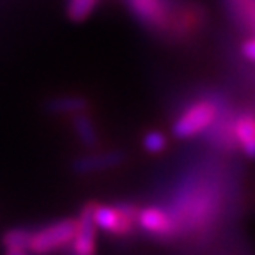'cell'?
<instances>
[{"label":"cell","mask_w":255,"mask_h":255,"mask_svg":"<svg viewBox=\"0 0 255 255\" xmlns=\"http://www.w3.org/2000/svg\"><path fill=\"white\" fill-rule=\"evenodd\" d=\"M76 229V218H62L32 231L27 254L50 255L69 247Z\"/></svg>","instance_id":"obj_1"},{"label":"cell","mask_w":255,"mask_h":255,"mask_svg":"<svg viewBox=\"0 0 255 255\" xmlns=\"http://www.w3.org/2000/svg\"><path fill=\"white\" fill-rule=\"evenodd\" d=\"M136 215H138V209L126 202L116 204V206L94 204V211H92V218L98 231L112 236L131 234L136 227Z\"/></svg>","instance_id":"obj_2"},{"label":"cell","mask_w":255,"mask_h":255,"mask_svg":"<svg viewBox=\"0 0 255 255\" xmlns=\"http://www.w3.org/2000/svg\"><path fill=\"white\" fill-rule=\"evenodd\" d=\"M216 117V107L211 101H197L175 119L172 133L177 138H193L199 133L206 131Z\"/></svg>","instance_id":"obj_3"},{"label":"cell","mask_w":255,"mask_h":255,"mask_svg":"<svg viewBox=\"0 0 255 255\" xmlns=\"http://www.w3.org/2000/svg\"><path fill=\"white\" fill-rule=\"evenodd\" d=\"M94 204L89 202L82 207L80 216L76 218V229L75 236L71 241V250L73 255H94L96 254V234H98V227H96L94 218H92V211H94Z\"/></svg>","instance_id":"obj_4"},{"label":"cell","mask_w":255,"mask_h":255,"mask_svg":"<svg viewBox=\"0 0 255 255\" xmlns=\"http://www.w3.org/2000/svg\"><path fill=\"white\" fill-rule=\"evenodd\" d=\"M136 225L147 234L158 236V238H170L177 231V223H175L174 216L167 209L158 206H149L143 207V209H138Z\"/></svg>","instance_id":"obj_5"},{"label":"cell","mask_w":255,"mask_h":255,"mask_svg":"<svg viewBox=\"0 0 255 255\" xmlns=\"http://www.w3.org/2000/svg\"><path fill=\"white\" fill-rule=\"evenodd\" d=\"M124 152L123 151H105L100 154H89L82 156V158L75 159L71 165L73 172L80 175L85 174H94V172H103L108 168L119 167L124 161Z\"/></svg>","instance_id":"obj_6"},{"label":"cell","mask_w":255,"mask_h":255,"mask_svg":"<svg viewBox=\"0 0 255 255\" xmlns=\"http://www.w3.org/2000/svg\"><path fill=\"white\" fill-rule=\"evenodd\" d=\"M131 11L143 23L161 27L167 21V0H128Z\"/></svg>","instance_id":"obj_7"},{"label":"cell","mask_w":255,"mask_h":255,"mask_svg":"<svg viewBox=\"0 0 255 255\" xmlns=\"http://www.w3.org/2000/svg\"><path fill=\"white\" fill-rule=\"evenodd\" d=\"M87 107L89 101L84 96L76 94H60L55 98H50L44 103V110L48 114H53V116H76V114L87 110Z\"/></svg>","instance_id":"obj_8"},{"label":"cell","mask_w":255,"mask_h":255,"mask_svg":"<svg viewBox=\"0 0 255 255\" xmlns=\"http://www.w3.org/2000/svg\"><path fill=\"white\" fill-rule=\"evenodd\" d=\"M234 131L243 152L250 159H255V116L245 114V116L239 117Z\"/></svg>","instance_id":"obj_9"},{"label":"cell","mask_w":255,"mask_h":255,"mask_svg":"<svg viewBox=\"0 0 255 255\" xmlns=\"http://www.w3.org/2000/svg\"><path fill=\"white\" fill-rule=\"evenodd\" d=\"M73 129H75L78 140L84 143L85 147H94L98 143V129H96L92 119L85 112L73 116Z\"/></svg>","instance_id":"obj_10"},{"label":"cell","mask_w":255,"mask_h":255,"mask_svg":"<svg viewBox=\"0 0 255 255\" xmlns=\"http://www.w3.org/2000/svg\"><path fill=\"white\" fill-rule=\"evenodd\" d=\"M30 234H32V229L12 227L4 232V236H2V245H4L5 250L27 252L28 243H30Z\"/></svg>","instance_id":"obj_11"},{"label":"cell","mask_w":255,"mask_h":255,"mask_svg":"<svg viewBox=\"0 0 255 255\" xmlns=\"http://www.w3.org/2000/svg\"><path fill=\"white\" fill-rule=\"evenodd\" d=\"M100 4V0H68V18L71 21H84L87 20L91 12Z\"/></svg>","instance_id":"obj_12"},{"label":"cell","mask_w":255,"mask_h":255,"mask_svg":"<svg viewBox=\"0 0 255 255\" xmlns=\"http://www.w3.org/2000/svg\"><path fill=\"white\" fill-rule=\"evenodd\" d=\"M143 147H145V151L152 152V154H158V152L165 151L168 145V140L167 136L163 135L161 131H147L145 135H143Z\"/></svg>","instance_id":"obj_13"},{"label":"cell","mask_w":255,"mask_h":255,"mask_svg":"<svg viewBox=\"0 0 255 255\" xmlns=\"http://www.w3.org/2000/svg\"><path fill=\"white\" fill-rule=\"evenodd\" d=\"M243 55L247 57L248 60L255 62V39H250L243 44Z\"/></svg>","instance_id":"obj_14"},{"label":"cell","mask_w":255,"mask_h":255,"mask_svg":"<svg viewBox=\"0 0 255 255\" xmlns=\"http://www.w3.org/2000/svg\"><path fill=\"white\" fill-rule=\"evenodd\" d=\"M5 255H28L27 252H20V250H5Z\"/></svg>","instance_id":"obj_15"}]
</instances>
